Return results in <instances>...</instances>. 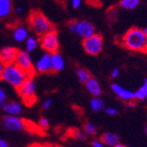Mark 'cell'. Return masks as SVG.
<instances>
[{
	"label": "cell",
	"mask_w": 147,
	"mask_h": 147,
	"mask_svg": "<svg viewBox=\"0 0 147 147\" xmlns=\"http://www.w3.org/2000/svg\"><path fill=\"white\" fill-rule=\"evenodd\" d=\"M122 43L129 50L147 52V38L140 28H132L128 30L122 39Z\"/></svg>",
	"instance_id": "cell-1"
},
{
	"label": "cell",
	"mask_w": 147,
	"mask_h": 147,
	"mask_svg": "<svg viewBox=\"0 0 147 147\" xmlns=\"http://www.w3.org/2000/svg\"><path fill=\"white\" fill-rule=\"evenodd\" d=\"M29 28L38 36H42L48 32L55 30V26L42 11H32L28 18Z\"/></svg>",
	"instance_id": "cell-2"
},
{
	"label": "cell",
	"mask_w": 147,
	"mask_h": 147,
	"mask_svg": "<svg viewBox=\"0 0 147 147\" xmlns=\"http://www.w3.org/2000/svg\"><path fill=\"white\" fill-rule=\"evenodd\" d=\"M28 78V74L22 69H20L17 64L13 63L4 66L0 79L17 89Z\"/></svg>",
	"instance_id": "cell-3"
},
{
	"label": "cell",
	"mask_w": 147,
	"mask_h": 147,
	"mask_svg": "<svg viewBox=\"0 0 147 147\" xmlns=\"http://www.w3.org/2000/svg\"><path fill=\"white\" fill-rule=\"evenodd\" d=\"M16 90L18 92V94L26 106L30 107L36 102V84L34 81L33 78H28Z\"/></svg>",
	"instance_id": "cell-4"
},
{
	"label": "cell",
	"mask_w": 147,
	"mask_h": 147,
	"mask_svg": "<svg viewBox=\"0 0 147 147\" xmlns=\"http://www.w3.org/2000/svg\"><path fill=\"white\" fill-rule=\"evenodd\" d=\"M39 44L46 53L53 54L57 52L59 49V40L57 30H52L40 36Z\"/></svg>",
	"instance_id": "cell-5"
},
{
	"label": "cell",
	"mask_w": 147,
	"mask_h": 147,
	"mask_svg": "<svg viewBox=\"0 0 147 147\" xmlns=\"http://www.w3.org/2000/svg\"><path fill=\"white\" fill-rule=\"evenodd\" d=\"M82 46L88 55L97 56L102 50L103 39L100 34H94L86 39H83Z\"/></svg>",
	"instance_id": "cell-6"
},
{
	"label": "cell",
	"mask_w": 147,
	"mask_h": 147,
	"mask_svg": "<svg viewBox=\"0 0 147 147\" xmlns=\"http://www.w3.org/2000/svg\"><path fill=\"white\" fill-rule=\"evenodd\" d=\"M14 63L17 64L20 69H22L28 78H33L35 75L34 66L33 64L31 57L29 55V52L26 50H19L18 54L16 56Z\"/></svg>",
	"instance_id": "cell-7"
},
{
	"label": "cell",
	"mask_w": 147,
	"mask_h": 147,
	"mask_svg": "<svg viewBox=\"0 0 147 147\" xmlns=\"http://www.w3.org/2000/svg\"><path fill=\"white\" fill-rule=\"evenodd\" d=\"M4 127L11 131H20L23 129H28V123L24 119L17 115H6L2 119Z\"/></svg>",
	"instance_id": "cell-8"
},
{
	"label": "cell",
	"mask_w": 147,
	"mask_h": 147,
	"mask_svg": "<svg viewBox=\"0 0 147 147\" xmlns=\"http://www.w3.org/2000/svg\"><path fill=\"white\" fill-rule=\"evenodd\" d=\"M76 34L82 39H86L95 34L94 26L88 20H77Z\"/></svg>",
	"instance_id": "cell-9"
},
{
	"label": "cell",
	"mask_w": 147,
	"mask_h": 147,
	"mask_svg": "<svg viewBox=\"0 0 147 147\" xmlns=\"http://www.w3.org/2000/svg\"><path fill=\"white\" fill-rule=\"evenodd\" d=\"M35 72L39 73H49L52 72L51 70V54L49 53H44L40 58L37 60L34 65Z\"/></svg>",
	"instance_id": "cell-10"
},
{
	"label": "cell",
	"mask_w": 147,
	"mask_h": 147,
	"mask_svg": "<svg viewBox=\"0 0 147 147\" xmlns=\"http://www.w3.org/2000/svg\"><path fill=\"white\" fill-rule=\"evenodd\" d=\"M19 49L15 47L6 46L0 49V62L4 65L13 63L15 61Z\"/></svg>",
	"instance_id": "cell-11"
},
{
	"label": "cell",
	"mask_w": 147,
	"mask_h": 147,
	"mask_svg": "<svg viewBox=\"0 0 147 147\" xmlns=\"http://www.w3.org/2000/svg\"><path fill=\"white\" fill-rule=\"evenodd\" d=\"M111 89H112V92L118 98H120L124 101L129 102L134 99V92H132L129 89H126L116 83H113L111 85Z\"/></svg>",
	"instance_id": "cell-12"
},
{
	"label": "cell",
	"mask_w": 147,
	"mask_h": 147,
	"mask_svg": "<svg viewBox=\"0 0 147 147\" xmlns=\"http://www.w3.org/2000/svg\"><path fill=\"white\" fill-rule=\"evenodd\" d=\"M1 106L4 112L6 113L8 115H18L22 112L20 104L16 101H5L1 104Z\"/></svg>",
	"instance_id": "cell-13"
},
{
	"label": "cell",
	"mask_w": 147,
	"mask_h": 147,
	"mask_svg": "<svg viewBox=\"0 0 147 147\" xmlns=\"http://www.w3.org/2000/svg\"><path fill=\"white\" fill-rule=\"evenodd\" d=\"M86 86V90L89 92V93L91 95H92L93 97H99L101 92H102V90H101V87H100V85L99 84L98 80L95 79L94 78H90L87 82L85 84Z\"/></svg>",
	"instance_id": "cell-14"
},
{
	"label": "cell",
	"mask_w": 147,
	"mask_h": 147,
	"mask_svg": "<svg viewBox=\"0 0 147 147\" xmlns=\"http://www.w3.org/2000/svg\"><path fill=\"white\" fill-rule=\"evenodd\" d=\"M12 0H0V20L8 19L12 13Z\"/></svg>",
	"instance_id": "cell-15"
},
{
	"label": "cell",
	"mask_w": 147,
	"mask_h": 147,
	"mask_svg": "<svg viewBox=\"0 0 147 147\" xmlns=\"http://www.w3.org/2000/svg\"><path fill=\"white\" fill-rule=\"evenodd\" d=\"M12 35L13 39L17 42H25L26 39L28 37V30L23 25L15 26L12 30Z\"/></svg>",
	"instance_id": "cell-16"
},
{
	"label": "cell",
	"mask_w": 147,
	"mask_h": 147,
	"mask_svg": "<svg viewBox=\"0 0 147 147\" xmlns=\"http://www.w3.org/2000/svg\"><path fill=\"white\" fill-rule=\"evenodd\" d=\"M64 67V60L58 52L51 54V70L52 72L61 71Z\"/></svg>",
	"instance_id": "cell-17"
},
{
	"label": "cell",
	"mask_w": 147,
	"mask_h": 147,
	"mask_svg": "<svg viewBox=\"0 0 147 147\" xmlns=\"http://www.w3.org/2000/svg\"><path fill=\"white\" fill-rule=\"evenodd\" d=\"M100 141L105 144V145H109V146H113L116 144L119 143L120 139L119 137L112 132H107L101 136Z\"/></svg>",
	"instance_id": "cell-18"
},
{
	"label": "cell",
	"mask_w": 147,
	"mask_h": 147,
	"mask_svg": "<svg viewBox=\"0 0 147 147\" xmlns=\"http://www.w3.org/2000/svg\"><path fill=\"white\" fill-rule=\"evenodd\" d=\"M147 98V78L144 80L142 86L134 92V99L144 100Z\"/></svg>",
	"instance_id": "cell-19"
},
{
	"label": "cell",
	"mask_w": 147,
	"mask_h": 147,
	"mask_svg": "<svg viewBox=\"0 0 147 147\" xmlns=\"http://www.w3.org/2000/svg\"><path fill=\"white\" fill-rule=\"evenodd\" d=\"M104 101L100 97H93L90 100V108L93 112H100L104 109Z\"/></svg>",
	"instance_id": "cell-20"
},
{
	"label": "cell",
	"mask_w": 147,
	"mask_h": 147,
	"mask_svg": "<svg viewBox=\"0 0 147 147\" xmlns=\"http://www.w3.org/2000/svg\"><path fill=\"white\" fill-rule=\"evenodd\" d=\"M39 45V40L33 36H28L25 41V46H26V51L32 52L34 51Z\"/></svg>",
	"instance_id": "cell-21"
},
{
	"label": "cell",
	"mask_w": 147,
	"mask_h": 147,
	"mask_svg": "<svg viewBox=\"0 0 147 147\" xmlns=\"http://www.w3.org/2000/svg\"><path fill=\"white\" fill-rule=\"evenodd\" d=\"M76 74H77L78 81L81 84H86L87 82V80L91 78V75H90L89 71L86 69H84V68L77 69Z\"/></svg>",
	"instance_id": "cell-22"
},
{
	"label": "cell",
	"mask_w": 147,
	"mask_h": 147,
	"mask_svg": "<svg viewBox=\"0 0 147 147\" xmlns=\"http://www.w3.org/2000/svg\"><path fill=\"white\" fill-rule=\"evenodd\" d=\"M139 5V0H121L120 5L122 8L126 10L135 9Z\"/></svg>",
	"instance_id": "cell-23"
},
{
	"label": "cell",
	"mask_w": 147,
	"mask_h": 147,
	"mask_svg": "<svg viewBox=\"0 0 147 147\" xmlns=\"http://www.w3.org/2000/svg\"><path fill=\"white\" fill-rule=\"evenodd\" d=\"M71 131V136L76 139H78L80 141H85L86 139V133L82 130H80L78 129H70Z\"/></svg>",
	"instance_id": "cell-24"
},
{
	"label": "cell",
	"mask_w": 147,
	"mask_h": 147,
	"mask_svg": "<svg viewBox=\"0 0 147 147\" xmlns=\"http://www.w3.org/2000/svg\"><path fill=\"white\" fill-rule=\"evenodd\" d=\"M83 129H84V132L86 133V134L90 135V136H93L96 134V131H97V129L95 127V125L92 123H85L84 125H83Z\"/></svg>",
	"instance_id": "cell-25"
},
{
	"label": "cell",
	"mask_w": 147,
	"mask_h": 147,
	"mask_svg": "<svg viewBox=\"0 0 147 147\" xmlns=\"http://www.w3.org/2000/svg\"><path fill=\"white\" fill-rule=\"evenodd\" d=\"M49 120L46 118V117H41L39 120V123H38V126L39 128L42 129V130H45L49 128Z\"/></svg>",
	"instance_id": "cell-26"
},
{
	"label": "cell",
	"mask_w": 147,
	"mask_h": 147,
	"mask_svg": "<svg viewBox=\"0 0 147 147\" xmlns=\"http://www.w3.org/2000/svg\"><path fill=\"white\" fill-rule=\"evenodd\" d=\"M76 28H77V20H70L67 23V28L69 32L72 34H76Z\"/></svg>",
	"instance_id": "cell-27"
},
{
	"label": "cell",
	"mask_w": 147,
	"mask_h": 147,
	"mask_svg": "<svg viewBox=\"0 0 147 147\" xmlns=\"http://www.w3.org/2000/svg\"><path fill=\"white\" fill-rule=\"evenodd\" d=\"M105 112L107 113V115H115L118 113L117 109H115V108H112V107H109V108H107L105 109Z\"/></svg>",
	"instance_id": "cell-28"
},
{
	"label": "cell",
	"mask_w": 147,
	"mask_h": 147,
	"mask_svg": "<svg viewBox=\"0 0 147 147\" xmlns=\"http://www.w3.org/2000/svg\"><path fill=\"white\" fill-rule=\"evenodd\" d=\"M5 101H6V94L4 89L0 86V104L4 103Z\"/></svg>",
	"instance_id": "cell-29"
},
{
	"label": "cell",
	"mask_w": 147,
	"mask_h": 147,
	"mask_svg": "<svg viewBox=\"0 0 147 147\" xmlns=\"http://www.w3.org/2000/svg\"><path fill=\"white\" fill-rule=\"evenodd\" d=\"M71 4L74 9H78L80 7V5H81L82 0H71Z\"/></svg>",
	"instance_id": "cell-30"
},
{
	"label": "cell",
	"mask_w": 147,
	"mask_h": 147,
	"mask_svg": "<svg viewBox=\"0 0 147 147\" xmlns=\"http://www.w3.org/2000/svg\"><path fill=\"white\" fill-rule=\"evenodd\" d=\"M51 105H52V100L51 99H48V100H44V102L42 104V108L44 109H48L50 108Z\"/></svg>",
	"instance_id": "cell-31"
},
{
	"label": "cell",
	"mask_w": 147,
	"mask_h": 147,
	"mask_svg": "<svg viewBox=\"0 0 147 147\" xmlns=\"http://www.w3.org/2000/svg\"><path fill=\"white\" fill-rule=\"evenodd\" d=\"M92 147H105V144L100 140H94L92 143Z\"/></svg>",
	"instance_id": "cell-32"
},
{
	"label": "cell",
	"mask_w": 147,
	"mask_h": 147,
	"mask_svg": "<svg viewBox=\"0 0 147 147\" xmlns=\"http://www.w3.org/2000/svg\"><path fill=\"white\" fill-rule=\"evenodd\" d=\"M119 74H120L119 69L118 68H114L112 70V71H111V78H117L119 76Z\"/></svg>",
	"instance_id": "cell-33"
},
{
	"label": "cell",
	"mask_w": 147,
	"mask_h": 147,
	"mask_svg": "<svg viewBox=\"0 0 147 147\" xmlns=\"http://www.w3.org/2000/svg\"><path fill=\"white\" fill-rule=\"evenodd\" d=\"M0 147H9V144L5 140L0 138Z\"/></svg>",
	"instance_id": "cell-34"
},
{
	"label": "cell",
	"mask_w": 147,
	"mask_h": 147,
	"mask_svg": "<svg viewBox=\"0 0 147 147\" xmlns=\"http://www.w3.org/2000/svg\"><path fill=\"white\" fill-rule=\"evenodd\" d=\"M22 11H23V9H22L21 6H18V7L16 8V12H17V13H21Z\"/></svg>",
	"instance_id": "cell-35"
},
{
	"label": "cell",
	"mask_w": 147,
	"mask_h": 147,
	"mask_svg": "<svg viewBox=\"0 0 147 147\" xmlns=\"http://www.w3.org/2000/svg\"><path fill=\"white\" fill-rule=\"evenodd\" d=\"M4 64L0 62V77H1V74H2V71H3V69H4Z\"/></svg>",
	"instance_id": "cell-36"
},
{
	"label": "cell",
	"mask_w": 147,
	"mask_h": 147,
	"mask_svg": "<svg viewBox=\"0 0 147 147\" xmlns=\"http://www.w3.org/2000/svg\"><path fill=\"white\" fill-rule=\"evenodd\" d=\"M112 147H126L124 144H120V143H118V144H115V145H113Z\"/></svg>",
	"instance_id": "cell-37"
},
{
	"label": "cell",
	"mask_w": 147,
	"mask_h": 147,
	"mask_svg": "<svg viewBox=\"0 0 147 147\" xmlns=\"http://www.w3.org/2000/svg\"><path fill=\"white\" fill-rule=\"evenodd\" d=\"M144 34H145V36H146V38H147V26H145V28H144Z\"/></svg>",
	"instance_id": "cell-38"
},
{
	"label": "cell",
	"mask_w": 147,
	"mask_h": 147,
	"mask_svg": "<svg viewBox=\"0 0 147 147\" xmlns=\"http://www.w3.org/2000/svg\"><path fill=\"white\" fill-rule=\"evenodd\" d=\"M145 134H146V137H147V127H146V129H145Z\"/></svg>",
	"instance_id": "cell-39"
},
{
	"label": "cell",
	"mask_w": 147,
	"mask_h": 147,
	"mask_svg": "<svg viewBox=\"0 0 147 147\" xmlns=\"http://www.w3.org/2000/svg\"><path fill=\"white\" fill-rule=\"evenodd\" d=\"M57 1H63V0H57Z\"/></svg>",
	"instance_id": "cell-40"
},
{
	"label": "cell",
	"mask_w": 147,
	"mask_h": 147,
	"mask_svg": "<svg viewBox=\"0 0 147 147\" xmlns=\"http://www.w3.org/2000/svg\"><path fill=\"white\" fill-rule=\"evenodd\" d=\"M146 101H147V98H146Z\"/></svg>",
	"instance_id": "cell-41"
}]
</instances>
